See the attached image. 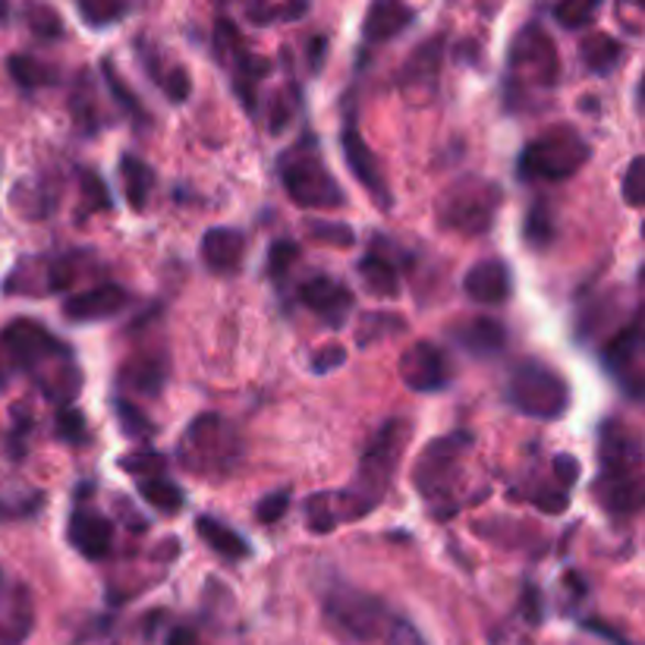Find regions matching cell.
<instances>
[{
    "label": "cell",
    "instance_id": "obj_50",
    "mask_svg": "<svg viewBox=\"0 0 645 645\" xmlns=\"http://www.w3.org/2000/svg\"><path fill=\"white\" fill-rule=\"evenodd\" d=\"M551 469H555V479L557 485H560V491L573 489L579 482V472H582L579 460L577 457H570V453H557L555 460H551Z\"/></svg>",
    "mask_w": 645,
    "mask_h": 645
},
{
    "label": "cell",
    "instance_id": "obj_25",
    "mask_svg": "<svg viewBox=\"0 0 645 645\" xmlns=\"http://www.w3.org/2000/svg\"><path fill=\"white\" fill-rule=\"evenodd\" d=\"M120 183H123V196L127 205L135 215H142L152 201V189H155V171L135 155L120 157Z\"/></svg>",
    "mask_w": 645,
    "mask_h": 645
},
{
    "label": "cell",
    "instance_id": "obj_53",
    "mask_svg": "<svg viewBox=\"0 0 645 645\" xmlns=\"http://www.w3.org/2000/svg\"><path fill=\"white\" fill-rule=\"evenodd\" d=\"M387 639H391V645H425V639L419 636V630L409 621H403V617L391 621V626H387Z\"/></svg>",
    "mask_w": 645,
    "mask_h": 645
},
{
    "label": "cell",
    "instance_id": "obj_57",
    "mask_svg": "<svg viewBox=\"0 0 645 645\" xmlns=\"http://www.w3.org/2000/svg\"><path fill=\"white\" fill-rule=\"evenodd\" d=\"M7 13H10V7H7V3H0V23L7 20Z\"/></svg>",
    "mask_w": 645,
    "mask_h": 645
},
{
    "label": "cell",
    "instance_id": "obj_4",
    "mask_svg": "<svg viewBox=\"0 0 645 645\" xmlns=\"http://www.w3.org/2000/svg\"><path fill=\"white\" fill-rule=\"evenodd\" d=\"M599 494L601 507L614 516H630L643 507V445L623 423H601L599 428Z\"/></svg>",
    "mask_w": 645,
    "mask_h": 645
},
{
    "label": "cell",
    "instance_id": "obj_6",
    "mask_svg": "<svg viewBox=\"0 0 645 645\" xmlns=\"http://www.w3.org/2000/svg\"><path fill=\"white\" fill-rule=\"evenodd\" d=\"M321 611H325V623L335 630L343 643H372L379 639L381 633L391 626V614L384 608V601L362 592L350 582H340L335 579L325 595H321Z\"/></svg>",
    "mask_w": 645,
    "mask_h": 645
},
{
    "label": "cell",
    "instance_id": "obj_28",
    "mask_svg": "<svg viewBox=\"0 0 645 645\" xmlns=\"http://www.w3.org/2000/svg\"><path fill=\"white\" fill-rule=\"evenodd\" d=\"M196 533L215 555L227 557V560L249 557V542H245L243 535L237 533V529H230L221 520H215V516H199L196 520Z\"/></svg>",
    "mask_w": 645,
    "mask_h": 645
},
{
    "label": "cell",
    "instance_id": "obj_54",
    "mask_svg": "<svg viewBox=\"0 0 645 645\" xmlns=\"http://www.w3.org/2000/svg\"><path fill=\"white\" fill-rule=\"evenodd\" d=\"M325 57H328V39L325 35H315L309 42V69L315 76L325 67Z\"/></svg>",
    "mask_w": 645,
    "mask_h": 645
},
{
    "label": "cell",
    "instance_id": "obj_49",
    "mask_svg": "<svg viewBox=\"0 0 645 645\" xmlns=\"http://www.w3.org/2000/svg\"><path fill=\"white\" fill-rule=\"evenodd\" d=\"M293 108L296 101H289V91H281L274 101H271V117H267V130L271 135H281L293 123Z\"/></svg>",
    "mask_w": 645,
    "mask_h": 645
},
{
    "label": "cell",
    "instance_id": "obj_13",
    "mask_svg": "<svg viewBox=\"0 0 645 645\" xmlns=\"http://www.w3.org/2000/svg\"><path fill=\"white\" fill-rule=\"evenodd\" d=\"M601 365L617 379V384L633 401L643 397V325H639V315H633V321L623 325L621 331L601 347Z\"/></svg>",
    "mask_w": 645,
    "mask_h": 645
},
{
    "label": "cell",
    "instance_id": "obj_26",
    "mask_svg": "<svg viewBox=\"0 0 645 645\" xmlns=\"http://www.w3.org/2000/svg\"><path fill=\"white\" fill-rule=\"evenodd\" d=\"M359 277H362V287L369 289L372 296L379 299H394L401 293V271L397 265L381 255V252H369L365 259H359Z\"/></svg>",
    "mask_w": 645,
    "mask_h": 645
},
{
    "label": "cell",
    "instance_id": "obj_56",
    "mask_svg": "<svg viewBox=\"0 0 645 645\" xmlns=\"http://www.w3.org/2000/svg\"><path fill=\"white\" fill-rule=\"evenodd\" d=\"M167 645H205L201 643V636L196 630H189V626H177V630H171L167 633Z\"/></svg>",
    "mask_w": 645,
    "mask_h": 645
},
{
    "label": "cell",
    "instance_id": "obj_15",
    "mask_svg": "<svg viewBox=\"0 0 645 645\" xmlns=\"http://www.w3.org/2000/svg\"><path fill=\"white\" fill-rule=\"evenodd\" d=\"M340 149H343L347 167H350V174L359 179V186L375 199V205H379L381 211H391V189H387V183H384L379 157H375V152L369 149V142L359 133L353 105L347 108V120H343V130H340Z\"/></svg>",
    "mask_w": 645,
    "mask_h": 645
},
{
    "label": "cell",
    "instance_id": "obj_36",
    "mask_svg": "<svg viewBox=\"0 0 645 645\" xmlns=\"http://www.w3.org/2000/svg\"><path fill=\"white\" fill-rule=\"evenodd\" d=\"M306 13H309V3H249L245 7V20L252 25L289 23V20H303Z\"/></svg>",
    "mask_w": 645,
    "mask_h": 645
},
{
    "label": "cell",
    "instance_id": "obj_11",
    "mask_svg": "<svg viewBox=\"0 0 645 645\" xmlns=\"http://www.w3.org/2000/svg\"><path fill=\"white\" fill-rule=\"evenodd\" d=\"M472 447L469 431H450L445 438L428 441L413 467V485L428 501H441L457 485L460 475V460Z\"/></svg>",
    "mask_w": 645,
    "mask_h": 645
},
{
    "label": "cell",
    "instance_id": "obj_17",
    "mask_svg": "<svg viewBox=\"0 0 645 645\" xmlns=\"http://www.w3.org/2000/svg\"><path fill=\"white\" fill-rule=\"evenodd\" d=\"M299 303L315 311L328 328H343L347 315L353 311V289L340 284L331 274H311L299 284Z\"/></svg>",
    "mask_w": 645,
    "mask_h": 645
},
{
    "label": "cell",
    "instance_id": "obj_22",
    "mask_svg": "<svg viewBox=\"0 0 645 645\" xmlns=\"http://www.w3.org/2000/svg\"><path fill=\"white\" fill-rule=\"evenodd\" d=\"M245 259V237L237 227H211L201 237V262L215 274H237Z\"/></svg>",
    "mask_w": 645,
    "mask_h": 645
},
{
    "label": "cell",
    "instance_id": "obj_18",
    "mask_svg": "<svg viewBox=\"0 0 645 645\" xmlns=\"http://www.w3.org/2000/svg\"><path fill=\"white\" fill-rule=\"evenodd\" d=\"M130 306V293L120 287V284H98V287L83 289L76 296H69L64 303V318L76 321V325H86V321H108L113 315Z\"/></svg>",
    "mask_w": 645,
    "mask_h": 645
},
{
    "label": "cell",
    "instance_id": "obj_43",
    "mask_svg": "<svg viewBox=\"0 0 645 645\" xmlns=\"http://www.w3.org/2000/svg\"><path fill=\"white\" fill-rule=\"evenodd\" d=\"M394 331H403V318H394V315H365L362 318V331L357 335L359 347H369V343H375L381 337L394 335Z\"/></svg>",
    "mask_w": 645,
    "mask_h": 645
},
{
    "label": "cell",
    "instance_id": "obj_1",
    "mask_svg": "<svg viewBox=\"0 0 645 645\" xmlns=\"http://www.w3.org/2000/svg\"><path fill=\"white\" fill-rule=\"evenodd\" d=\"M13 375H35L54 403H73L83 391L73 350L35 318H17L0 331V391Z\"/></svg>",
    "mask_w": 645,
    "mask_h": 645
},
{
    "label": "cell",
    "instance_id": "obj_19",
    "mask_svg": "<svg viewBox=\"0 0 645 645\" xmlns=\"http://www.w3.org/2000/svg\"><path fill=\"white\" fill-rule=\"evenodd\" d=\"M67 538L83 557L101 560L111 555L113 548V523L105 513L91 511V507H76L69 513Z\"/></svg>",
    "mask_w": 645,
    "mask_h": 645
},
{
    "label": "cell",
    "instance_id": "obj_30",
    "mask_svg": "<svg viewBox=\"0 0 645 645\" xmlns=\"http://www.w3.org/2000/svg\"><path fill=\"white\" fill-rule=\"evenodd\" d=\"M7 69H10L13 83L25 91L45 89V86H54V83H57V69L42 64V61L32 57V54H13V57L7 61Z\"/></svg>",
    "mask_w": 645,
    "mask_h": 645
},
{
    "label": "cell",
    "instance_id": "obj_44",
    "mask_svg": "<svg viewBox=\"0 0 645 645\" xmlns=\"http://www.w3.org/2000/svg\"><path fill=\"white\" fill-rule=\"evenodd\" d=\"M309 237L318 243L331 245H353L357 243V233L350 223H331V221H309Z\"/></svg>",
    "mask_w": 645,
    "mask_h": 645
},
{
    "label": "cell",
    "instance_id": "obj_51",
    "mask_svg": "<svg viewBox=\"0 0 645 645\" xmlns=\"http://www.w3.org/2000/svg\"><path fill=\"white\" fill-rule=\"evenodd\" d=\"M533 504L538 507V511L557 516V513L567 511V504H570V494H567V491H560V489H542L533 494Z\"/></svg>",
    "mask_w": 645,
    "mask_h": 645
},
{
    "label": "cell",
    "instance_id": "obj_5",
    "mask_svg": "<svg viewBox=\"0 0 645 645\" xmlns=\"http://www.w3.org/2000/svg\"><path fill=\"white\" fill-rule=\"evenodd\" d=\"M277 177H281L284 193L299 208H340L347 201L343 186L325 167V161L318 155V142L309 133L303 135V142H296L293 149L281 155Z\"/></svg>",
    "mask_w": 645,
    "mask_h": 645
},
{
    "label": "cell",
    "instance_id": "obj_7",
    "mask_svg": "<svg viewBox=\"0 0 645 645\" xmlns=\"http://www.w3.org/2000/svg\"><path fill=\"white\" fill-rule=\"evenodd\" d=\"M507 403L529 419L555 423L570 409V384L542 359H520L507 379Z\"/></svg>",
    "mask_w": 645,
    "mask_h": 645
},
{
    "label": "cell",
    "instance_id": "obj_37",
    "mask_svg": "<svg viewBox=\"0 0 645 645\" xmlns=\"http://www.w3.org/2000/svg\"><path fill=\"white\" fill-rule=\"evenodd\" d=\"M69 108H73V120H76L79 133H83V135L98 133V113H95V91H91L89 79H86V73H83V79H79V83H76V89H73V101H69Z\"/></svg>",
    "mask_w": 645,
    "mask_h": 645
},
{
    "label": "cell",
    "instance_id": "obj_47",
    "mask_svg": "<svg viewBox=\"0 0 645 645\" xmlns=\"http://www.w3.org/2000/svg\"><path fill=\"white\" fill-rule=\"evenodd\" d=\"M623 199L630 208H639L645 199L643 193V155H636L626 167V177H623Z\"/></svg>",
    "mask_w": 645,
    "mask_h": 645
},
{
    "label": "cell",
    "instance_id": "obj_55",
    "mask_svg": "<svg viewBox=\"0 0 645 645\" xmlns=\"http://www.w3.org/2000/svg\"><path fill=\"white\" fill-rule=\"evenodd\" d=\"M582 626H586L589 633H599V636H604V639H611V643H614V645H633V643H630V639H626V636H623V633H614V630H611L608 623L586 621V623H582Z\"/></svg>",
    "mask_w": 645,
    "mask_h": 645
},
{
    "label": "cell",
    "instance_id": "obj_23",
    "mask_svg": "<svg viewBox=\"0 0 645 645\" xmlns=\"http://www.w3.org/2000/svg\"><path fill=\"white\" fill-rule=\"evenodd\" d=\"M453 343L469 357L491 359L507 350V328L494 318H469L467 325L453 328Z\"/></svg>",
    "mask_w": 645,
    "mask_h": 645
},
{
    "label": "cell",
    "instance_id": "obj_33",
    "mask_svg": "<svg viewBox=\"0 0 645 645\" xmlns=\"http://www.w3.org/2000/svg\"><path fill=\"white\" fill-rule=\"evenodd\" d=\"M303 516H306V529L315 535H328L335 533V526L340 523V511H337V498L335 491H321V494H311L303 507Z\"/></svg>",
    "mask_w": 645,
    "mask_h": 645
},
{
    "label": "cell",
    "instance_id": "obj_46",
    "mask_svg": "<svg viewBox=\"0 0 645 645\" xmlns=\"http://www.w3.org/2000/svg\"><path fill=\"white\" fill-rule=\"evenodd\" d=\"M123 469L127 472H133L135 479H152V475H161V469H164V457L155 453V450H139L133 457H127L123 460Z\"/></svg>",
    "mask_w": 645,
    "mask_h": 645
},
{
    "label": "cell",
    "instance_id": "obj_34",
    "mask_svg": "<svg viewBox=\"0 0 645 645\" xmlns=\"http://www.w3.org/2000/svg\"><path fill=\"white\" fill-rule=\"evenodd\" d=\"M113 416H117V425L123 428V435L133 441H149L157 431L155 423L142 413V406H135L127 397H113Z\"/></svg>",
    "mask_w": 645,
    "mask_h": 645
},
{
    "label": "cell",
    "instance_id": "obj_41",
    "mask_svg": "<svg viewBox=\"0 0 645 645\" xmlns=\"http://www.w3.org/2000/svg\"><path fill=\"white\" fill-rule=\"evenodd\" d=\"M25 17H29V29L42 42H57L64 35V23H61V17L51 7H29Z\"/></svg>",
    "mask_w": 645,
    "mask_h": 645
},
{
    "label": "cell",
    "instance_id": "obj_42",
    "mask_svg": "<svg viewBox=\"0 0 645 645\" xmlns=\"http://www.w3.org/2000/svg\"><path fill=\"white\" fill-rule=\"evenodd\" d=\"M57 438L61 441H67V445L79 447L89 441V425H86V416L79 413V409H73V406H67V409H61L57 413Z\"/></svg>",
    "mask_w": 645,
    "mask_h": 645
},
{
    "label": "cell",
    "instance_id": "obj_9",
    "mask_svg": "<svg viewBox=\"0 0 645 645\" xmlns=\"http://www.w3.org/2000/svg\"><path fill=\"white\" fill-rule=\"evenodd\" d=\"M501 186L485 177H460L438 201V223L457 237H482L501 208Z\"/></svg>",
    "mask_w": 645,
    "mask_h": 645
},
{
    "label": "cell",
    "instance_id": "obj_52",
    "mask_svg": "<svg viewBox=\"0 0 645 645\" xmlns=\"http://www.w3.org/2000/svg\"><path fill=\"white\" fill-rule=\"evenodd\" d=\"M347 362V350L343 347H325V350H318L315 359H311V372L315 375H328V372H335Z\"/></svg>",
    "mask_w": 645,
    "mask_h": 645
},
{
    "label": "cell",
    "instance_id": "obj_10",
    "mask_svg": "<svg viewBox=\"0 0 645 645\" xmlns=\"http://www.w3.org/2000/svg\"><path fill=\"white\" fill-rule=\"evenodd\" d=\"M240 457V438L233 431V425L223 423L221 416L205 413L199 419H193L183 445H179V460L186 469H199V472H223L230 463Z\"/></svg>",
    "mask_w": 645,
    "mask_h": 645
},
{
    "label": "cell",
    "instance_id": "obj_40",
    "mask_svg": "<svg viewBox=\"0 0 645 645\" xmlns=\"http://www.w3.org/2000/svg\"><path fill=\"white\" fill-rule=\"evenodd\" d=\"M79 186H83V205L86 211L98 215V211H111V189L105 186V179L95 171H79Z\"/></svg>",
    "mask_w": 645,
    "mask_h": 645
},
{
    "label": "cell",
    "instance_id": "obj_35",
    "mask_svg": "<svg viewBox=\"0 0 645 645\" xmlns=\"http://www.w3.org/2000/svg\"><path fill=\"white\" fill-rule=\"evenodd\" d=\"M133 7L123 0H79L76 13L83 17V23L89 29H108V25L120 23Z\"/></svg>",
    "mask_w": 645,
    "mask_h": 645
},
{
    "label": "cell",
    "instance_id": "obj_38",
    "mask_svg": "<svg viewBox=\"0 0 645 645\" xmlns=\"http://www.w3.org/2000/svg\"><path fill=\"white\" fill-rule=\"evenodd\" d=\"M296 259H299V245L293 243V240H274V243L267 245L265 274L274 284H284Z\"/></svg>",
    "mask_w": 645,
    "mask_h": 645
},
{
    "label": "cell",
    "instance_id": "obj_24",
    "mask_svg": "<svg viewBox=\"0 0 645 645\" xmlns=\"http://www.w3.org/2000/svg\"><path fill=\"white\" fill-rule=\"evenodd\" d=\"M120 384L142 397H157L167 384V357L164 353H135L123 362Z\"/></svg>",
    "mask_w": 645,
    "mask_h": 645
},
{
    "label": "cell",
    "instance_id": "obj_20",
    "mask_svg": "<svg viewBox=\"0 0 645 645\" xmlns=\"http://www.w3.org/2000/svg\"><path fill=\"white\" fill-rule=\"evenodd\" d=\"M463 293L479 306H504L513 293L511 267L504 259H482L463 277Z\"/></svg>",
    "mask_w": 645,
    "mask_h": 645
},
{
    "label": "cell",
    "instance_id": "obj_16",
    "mask_svg": "<svg viewBox=\"0 0 645 645\" xmlns=\"http://www.w3.org/2000/svg\"><path fill=\"white\" fill-rule=\"evenodd\" d=\"M401 379L413 394H438L453 379V365L438 343L419 340L401 357Z\"/></svg>",
    "mask_w": 645,
    "mask_h": 645
},
{
    "label": "cell",
    "instance_id": "obj_29",
    "mask_svg": "<svg viewBox=\"0 0 645 645\" xmlns=\"http://www.w3.org/2000/svg\"><path fill=\"white\" fill-rule=\"evenodd\" d=\"M557 237V223H555V208L548 199H535L529 208H526V218H523V243L542 252L548 245L555 243Z\"/></svg>",
    "mask_w": 645,
    "mask_h": 645
},
{
    "label": "cell",
    "instance_id": "obj_27",
    "mask_svg": "<svg viewBox=\"0 0 645 645\" xmlns=\"http://www.w3.org/2000/svg\"><path fill=\"white\" fill-rule=\"evenodd\" d=\"M579 61L592 76H611L623 61V45L608 32H592L579 42Z\"/></svg>",
    "mask_w": 645,
    "mask_h": 645
},
{
    "label": "cell",
    "instance_id": "obj_8",
    "mask_svg": "<svg viewBox=\"0 0 645 645\" xmlns=\"http://www.w3.org/2000/svg\"><path fill=\"white\" fill-rule=\"evenodd\" d=\"M589 161V142L573 130V127H551L542 135H535L533 142H526V149L520 152L516 161V177L520 179H548L560 183L579 174Z\"/></svg>",
    "mask_w": 645,
    "mask_h": 645
},
{
    "label": "cell",
    "instance_id": "obj_21",
    "mask_svg": "<svg viewBox=\"0 0 645 645\" xmlns=\"http://www.w3.org/2000/svg\"><path fill=\"white\" fill-rule=\"evenodd\" d=\"M416 23V10L397 3V0H379L365 10V20H362V39L369 45H384V42H394L397 35H403L409 25Z\"/></svg>",
    "mask_w": 645,
    "mask_h": 645
},
{
    "label": "cell",
    "instance_id": "obj_3",
    "mask_svg": "<svg viewBox=\"0 0 645 645\" xmlns=\"http://www.w3.org/2000/svg\"><path fill=\"white\" fill-rule=\"evenodd\" d=\"M557 47L555 39L538 23H526L513 35L507 47V67L501 98L507 111H535L545 95L557 86Z\"/></svg>",
    "mask_w": 645,
    "mask_h": 645
},
{
    "label": "cell",
    "instance_id": "obj_2",
    "mask_svg": "<svg viewBox=\"0 0 645 645\" xmlns=\"http://www.w3.org/2000/svg\"><path fill=\"white\" fill-rule=\"evenodd\" d=\"M406 445H409V419H387L369 438L353 482L343 491H335L340 523H353V520H362L372 511H379V504L394 482V472L401 467Z\"/></svg>",
    "mask_w": 645,
    "mask_h": 645
},
{
    "label": "cell",
    "instance_id": "obj_32",
    "mask_svg": "<svg viewBox=\"0 0 645 645\" xmlns=\"http://www.w3.org/2000/svg\"><path fill=\"white\" fill-rule=\"evenodd\" d=\"M101 73H105V83H108V89H111L113 101L120 105V111L130 113L135 127H149V123H152V117H149V111L142 108V101L135 98V91L127 86V79L113 69L111 61H101Z\"/></svg>",
    "mask_w": 645,
    "mask_h": 645
},
{
    "label": "cell",
    "instance_id": "obj_45",
    "mask_svg": "<svg viewBox=\"0 0 645 645\" xmlns=\"http://www.w3.org/2000/svg\"><path fill=\"white\" fill-rule=\"evenodd\" d=\"M289 501H293L289 489L271 491V494H265V498L259 501V507H255V520H259V523H265V526L277 523V520L289 511Z\"/></svg>",
    "mask_w": 645,
    "mask_h": 645
},
{
    "label": "cell",
    "instance_id": "obj_14",
    "mask_svg": "<svg viewBox=\"0 0 645 645\" xmlns=\"http://www.w3.org/2000/svg\"><path fill=\"white\" fill-rule=\"evenodd\" d=\"M441 64H445V35H431L416 47L397 73V89L409 105H428L441 89Z\"/></svg>",
    "mask_w": 645,
    "mask_h": 645
},
{
    "label": "cell",
    "instance_id": "obj_39",
    "mask_svg": "<svg viewBox=\"0 0 645 645\" xmlns=\"http://www.w3.org/2000/svg\"><path fill=\"white\" fill-rule=\"evenodd\" d=\"M599 0L595 3L592 0H564V3L551 7V17L564 29H582V25H589L599 17Z\"/></svg>",
    "mask_w": 645,
    "mask_h": 645
},
{
    "label": "cell",
    "instance_id": "obj_48",
    "mask_svg": "<svg viewBox=\"0 0 645 645\" xmlns=\"http://www.w3.org/2000/svg\"><path fill=\"white\" fill-rule=\"evenodd\" d=\"M520 611H523V617L533 623V626L545 621V595H542V589L535 582L523 586V592H520Z\"/></svg>",
    "mask_w": 645,
    "mask_h": 645
},
{
    "label": "cell",
    "instance_id": "obj_31",
    "mask_svg": "<svg viewBox=\"0 0 645 645\" xmlns=\"http://www.w3.org/2000/svg\"><path fill=\"white\" fill-rule=\"evenodd\" d=\"M135 489L139 494L155 507L157 513H164V516H174V513L183 511V489L174 485L171 479H164V475H152V479H135Z\"/></svg>",
    "mask_w": 645,
    "mask_h": 645
},
{
    "label": "cell",
    "instance_id": "obj_12",
    "mask_svg": "<svg viewBox=\"0 0 645 645\" xmlns=\"http://www.w3.org/2000/svg\"><path fill=\"white\" fill-rule=\"evenodd\" d=\"M215 54L223 67L233 73V89L240 95L243 108L255 117V101H259V83L265 76L271 64L265 57H255L252 51H245L243 39L237 32V25L230 23L227 17H221L215 23Z\"/></svg>",
    "mask_w": 645,
    "mask_h": 645
}]
</instances>
